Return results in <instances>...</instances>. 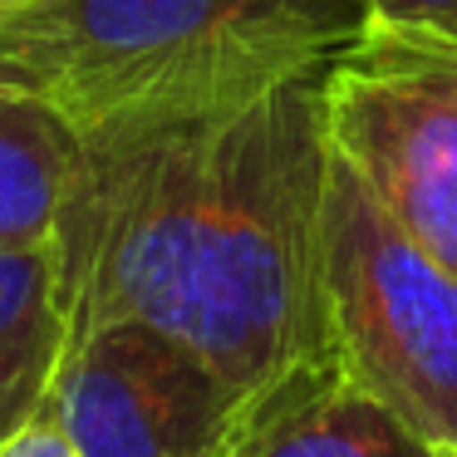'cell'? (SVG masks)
Segmentation results:
<instances>
[{
    "label": "cell",
    "instance_id": "1",
    "mask_svg": "<svg viewBox=\"0 0 457 457\" xmlns=\"http://www.w3.org/2000/svg\"><path fill=\"white\" fill-rule=\"evenodd\" d=\"M320 79L231 113L84 138L50 241L70 345L138 320L202 354L241 398L325 354Z\"/></svg>",
    "mask_w": 457,
    "mask_h": 457
},
{
    "label": "cell",
    "instance_id": "2",
    "mask_svg": "<svg viewBox=\"0 0 457 457\" xmlns=\"http://www.w3.org/2000/svg\"><path fill=\"white\" fill-rule=\"evenodd\" d=\"M364 0H21L0 21V89L79 138L231 113L325 64Z\"/></svg>",
    "mask_w": 457,
    "mask_h": 457
},
{
    "label": "cell",
    "instance_id": "3",
    "mask_svg": "<svg viewBox=\"0 0 457 457\" xmlns=\"http://www.w3.org/2000/svg\"><path fill=\"white\" fill-rule=\"evenodd\" d=\"M325 315L339 364L433 453L457 447V276L428 261L329 153Z\"/></svg>",
    "mask_w": 457,
    "mask_h": 457
},
{
    "label": "cell",
    "instance_id": "4",
    "mask_svg": "<svg viewBox=\"0 0 457 457\" xmlns=\"http://www.w3.org/2000/svg\"><path fill=\"white\" fill-rule=\"evenodd\" d=\"M329 153L457 276V35L369 21L320 79Z\"/></svg>",
    "mask_w": 457,
    "mask_h": 457
},
{
    "label": "cell",
    "instance_id": "5",
    "mask_svg": "<svg viewBox=\"0 0 457 457\" xmlns=\"http://www.w3.org/2000/svg\"><path fill=\"white\" fill-rule=\"evenodd\" d=\"M237 408L207 359L138 320L74 339L50 388L79 457H221Z\"/></svg>",
    "mask_w": 457,
    "mask_h": 457
},
{
    "label": "cell",
    "instance_id": "6",
    "mask_svg": "<svg viewBox=\"0 0 457 457\" xmlns=\"http://www.w3.org/2000/svg\"><path fill=\"white\" fill-rule=\"evenodd\" d=\"M221 457H437L335 349L241 398Z\"/></svg>",
    "mask_w": 457,
    "mask_h": 457
},
{
    "label": "cell",
    "instance_id": "7",
    "mask_svg": "<svg viewBox=\"0 0 457 457\" xmlns=\"http://www.w3.org/2000/svg\"><path fill=\"white\" fill-rule=\"evenodd\" d=\"M70 325L54 290L50 246L0 251V447L50 408Z\"/></svg>",
    "mask_w": 457,
    "mask_h": 457
},
{
    "label": "cell",
    "instance_id": "8",
    "mask_svg": "<svg viewBox=\"0 0 457 457\" xmlns=\"http://www.w3.org/2000/svg\"><path fill=\"white\" fill-rule=\"evenodd\" d=\"M84 138L54 109L0 89V251L50 246Z\"/></svg>",
    "mask_w": 457,
    "mask_h": 457
},
{
    "label": "cell",
    "instance_id": "9",
    "mask_svg": "<svg viewBox=\"0 0 457 457\" xmlns=\"http://www.w3.org/2000/svg\"><path fill=\"white\" fill-rule=\"evenodd\" d=\"M369 21L394 25H423V30L457 35V0H364Z\"/></svg>",
    "mask_w": 457,
    "mask_h": 457
},
{
    "label": "cell",
    "instance_id": "10",
    "mask_svg": "<svg viewBox=\"0 0 457 457\" xmlns=\"http://www.w3.org/2000/svg\"><path fill=\"white\" fill-rule=\"evenodd\" d=\"M0 457H79V453H74L70 433L60 428V418L45 408V413H35L11 443L0 447Z\"/></svg>",
    "mask_w": 457,
    "mask_h": 457
},
{
    "label": "cell",
    "instance_id": "11",
    "mask_svg": "<svg viewBox=\"0 0 457 457\" xmlns=\"http://www.w3.org/2000/svg\"><path fill=\"white\" fill-rule=\"evenodd\" d=\"M15 5H21V0H0V21H5V15L15 11Z\"/></svg>",
    "mask_w": 457,
    "mask_h": 457
},
{
    "label": "cell",
    "instance_id": "12",
    "mask_svg": "<svg viewBox=\"0 0 457 457\" xmlns=\"http://www.w3.org/2000/svg\"><path fill=\"white\" fill-rule=\"evenodd\" d=\"M437 457H457V447H447V453H437Z\"/></svg>",
    "mask_w": 457,
    "mask_h": 457
}]
</instances>
